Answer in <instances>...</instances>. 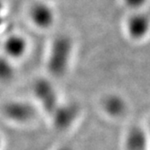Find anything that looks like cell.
Masks as SVG:
<instances>
[{
  "label": "cell",
  "mask_w": 150,
  "mask_h": 150,
  "mask_svg": "<svg viewBox=\"0 0 150 150\" xmlns=\"http://www.w3.org/2000/svg\"><path fill=\"white\" fill-rule=\"evenodd\" d=\"M2 24V18H1V16H0V25Z\"/></svg>",
  "instance_id": "14"
},
{
  "label": "cell",
  "mask_w": 150,
  "mask_h": 150,
  "mask_svg": "<svg viewBox=\"0 0 150 150\" xmlns=\"http://www.w3.org/2000/svg\"><path fill=\"white\" fill-rule=\"evenodd\" d=\"M2 8H3V3H2L1 0H0V13H1V11H2Z\"/></svg>",
  "instance_id": "13"
},
{
  "label": "cell",
  "mask_w": 150,
  "mask_h": 150,
  "mask_svg": "<svg viewBox=\"0 0 150 150\" xmlns=\"http://www.w3.org/2000/svg\"><path fill=\"white\" fill-rule=\"evenodd\" d=\"M12 68L6 59H0V79L7 80L12 74Z\"/></svg>",
  "instance_id": "9"
},
{
  "label": "cell",
  "mask_w": 150,
  "mask_h": 150,
  "mask_svg": "<svg viewBox=\"0 0 150 150\" xmlns=\"http://www.w3.org/2000/svg\"><path fill=\"white\" fill-rule=\"evenodd\" d=\"M104 109L109 114L112 115H120L124 110V102L123 100H120L117 97L110 96L107 98L103 102Z\"/></svg>",
  "instance_id": "8"
},
{
  "label": "cell",
  "mask_w": 150,
  "mask_h": 150,
  "mask_svg": "<svg viewBox=\"0 0 150 150\" xmlns=\"http://www.w3.org/2000/svg\"><path fill=\"white\" fill-rule=\"evenodd\" d=\"M123 2L127 7L133 10L134 12H137L146 4L147 0H123Z\"/></svg>",
  "instance_id": "10"
},
{
  "label": "cell",
  "mask_w": 150,
  "mask_h": 150,
  "mask_svg": "<svg viewBox=\"0 0 150 150\" xmlns=\"http://www.w3.org/2000/svg\"><path fill=\"white\" fill-rule=\"evenodd\" d=\"M1 114L5 119L16 125H26L33 122L37 116L34 105L21 100H9L3 104Z\"/></svg>",
  "instance_id": "2"
},
{
  "label": "cell",
  "mask_w": 150,
  "mask_h": 150,
  "mask_svg": "<svg viewBox=\"0 0 150 150\" xmlns=\"http://www.w3.org/2000/svg\"><path fill=\"white\" fill-rule=\"evenodd\" d=\"M33 91L35 97L40 103L42 110L51 115L60 104L58 102L57 92L52 83L47 79L40 78L35 81Z\"/></svg>",
  "instance_id": "3"
},
{
  "label": "cell",
  "mask_w": 150,
  "mask_h": 150,
  "mask_svg": "<svg viewBox=\"0 0 150 150\" xmlns=\"http://www.w3.org/2000/svg\"><path fill=\"white\" fill-rule=\"evenodd\" d=\"M54 150H72V149L70 148L69 146H59V147L55 148Z\"/></svg>",
  "instance_id": "11"
},
{
  "label": "cell",
  "mask_w": 150,
  "mask_h": 150,
  "mask_svg": "<svg viewBox=\"0 0 150 150\" xmlns=\"http://www.w3.org/2000/svg\"><path fill=\"white\" fill-rule=\"evenodd\" d=\"M127 32L135 40H140L149 33L150 18L142 12H133L127 20Z\"/></svg>",
  "instance_id": "6"
},
{
  "label": "cell",
  "mask_w": 150,
  "mask_h": 150,
  "mask_svg": "<svg viewBox=\"0 0 150 150\" xmlns=\"http://www.w3.org/2000/svg\"><path fill=\"white\" fill-rule=\"evenodd\" d=\"M3 49L8 59H20L27 51V41L21 35H9L4 42Z\"/></svg>",
  "instance_id": "7"
},
{
  "label": "cell",
  "mask_w": 150,
  "mask_h": 150,
  "mask_svg": "<svg viewBox=\"0 0 150 150\" xmlns=\"http://www.w3.org/2000/svg\"><path fill=\"white\" fill-rule=\"evenodd\" d=\"M78 110L71 104H59L50 115L53 127L58 131H66L76 120Z\"/></svg>",
  "instance_id": "4"
},
{
  "label": "cell",
  "mask_w": 150,
  "mask_h": 150,
  "mask_svg": "<svg viewBox=\"0 0 150 150\" xmlns=\"http://www.w3.org/2000/svg\"><path fill=\"white\" fill-rule=\"evenodd\" d=\"M72 51L71 39L66 35H60L52 42L47 68L49 72L54 77H62L66 73L70 64Z\"/></svg>",
  "instance_id": "1"
},
{
  "label": "cell",
  "mask_w": 150,
  "mask_h": 150,
  "mask_svg": "<svg viewBox=\"0 0 150 150\" xmlns=\"http://www.w3.org/2000/svg\"><path fill=\"white\" fill-rule=\"evenodd\" d=\"M31 22L39 29H49L54 23L55 15L52 7L45 2H36L30 7Z\"/></svg>",
  "instance_id": "5"
},
{
  "label": "cell",
  "mask_w": 150,
  "mask_h": 150,
  "mask_svg": "<svg viewBox=\"0 0 150 150\" xmlns=\"http://www.w3.org/2000/svg\"><path fill=\"white\" fill-rule=\"evenodd\" d=\"M3 146H4V141H3V137L0 135V150H3Z\"/></svg>",
  "instance_id": "12"
}]
</instances>
